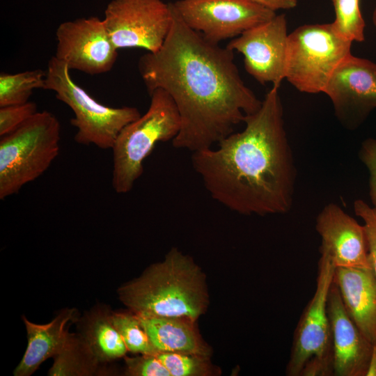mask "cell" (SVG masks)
<instances>
[{"mask_svg": "<svg viewBox=\"0 0 376 376\" xmlns=\"http://www.w3.org/2000/svg\"><path fill=\"white\" fill-rule=\"evenodd\" d=\"M320 251L336 267L372 268L365 229L334 203L324 206L316 219Z\"/></svg>", "mask_w": 376, "mask_h": 376, "instance_id": "14", "label": "cell"}, {"mask_svg": "<svg viewBox=\"0 0 376 376\" xmlns=\"http://www.w3.org/2000/svg\"><path fill=\"white\" fill-rule=\"evenodd\" d=\"M111 318L128 351L146 355H155L157 353L137 315L134 313L111 312Z\"/></svg>", "mask_w": 376, "mask_h": 376, "instance_id": "23", "label": "cell"}, {"mask_svg": "<svg viewBox=\"0 0 376 376\" xmlns=\"http://www.w3.org/2000/svg\"><path fill=\"white\" fill-rule=\"evenodd\" d=\"M288 34L283 14L233 38L227 47L244 56L246 71L262 84L279 87L285 78Z\"/></svg>", "mask_w": 376, "mask_h": 376, "instance_id": "13", "label": "cell"}, {"mask_svg": "<svg viewBox=\"0 0 376 376\" xmlns=\"http://www.w3.org/2000/svg\"><path fill=\"white\" fill-rule=\"evenodd\" d=\"M36 112L37 104L30 101L24 104L0 107V136L17 130Z\"/></svg>", "mask_w": 376, "mask_h": 376, "instance_id": "25", "label": "cell"}, {"mask_svg": "<svg viewBox=\"0 0 376 376\" xmlns=\"http://www.w3.org/2000/svg\"><path fill=\"white\" fill-rule=\"evenodd\" d=\"M103 20L116 49L141 48L155 52L171 27V4L162 0H112Z\"/></svg>", "mask_w": 376, "mask_h": 376, "instance_id": "9", "label": "cell"}, {"mask_svg": "<svg viewBox=\"0 0 376 376\" xmlns=\"http://www.w3.org/2000/svg\"><path fill=\"white\" fill-rule=\"evenodd\" d=\"M333 281L350 318L370 342L376 343V276L373 269L336 267Z\"/></svg>", "mask_w": 376, "mask_h": 376, "instance_id": "16", "label": "cell"}, {"mask_svg": "<svg viewBox=\"0 0 376 376\" xmlns=\"http://www.w3.org/2000/svg\"><path fill=\"white\" fill-rule=\"evenodd\" d=\"M137 316L157 352H178L202 356H206L208 353L194 329L195 321L182 318Z\"/></svg>", "mask_w": 376, "mask_h": 376, "instance_id": "18", "label": "cell"}, {"mask_svg": "<svg viewBox=\"0 0 376 376\" xmlns=\"http://www.w3.org/2000/svg\"><path fill=\"white\" fill-rule=\"evenodd\" d=\"M359 157L369 171V195L376 207V139L369 138L362 143Z\"/></svg>", "mask_w": 376, "mask_h": 376, "instance_id": "28", "label": "cell"}, {"mask_svg": "<svg viewBox=\"0 0 376 376\" xmlns=\"http://www.w3.org/2000/svg\"><path fill=\"white\" fill-rule=\"evenodd\" d=\"M126 375L132 376H171L169 372L155 355L125 358Z\"/></svg>", "mask_w": 376, "mask_h": 376, "instance_id": "27", "label": "cell"}, {"mask_svg": "<svg viewBox=\"0 0 376 376\" xmlns=\"http://www.w3.org/2000/svg\"><path fill=\"white\" fill-rule=\"evenodd\" d=\"M155 356L171 376H203L210 373L205 356L178 352H157Z\"/></svg>", "mask_w": 376, "mask_h": 376, "instance_id": "24", "label": "cell"}, {"mask_svg": "<svg viewBox=\"0 0 376 376\" xmlns=\"http://www.w3.org/2000/svg\"><path fill=\"white\" fill-rule=\"evenodd\" d=\"M61 124L54 114L38 111L0 139V199L17 194L42 175L59 154Z\"/></svg>", "mask_w": 376, "mask_h": 376, "instance_id": "5", "label": "cell"}, {"mask_svg": "<svg viewBox=\"0 0 376 376\" xmlns=\"http://www.w3.org/2000/svg\"><path fill=\"white\" fill-rule=\"evenodd\" d=\"M274 11L295 8L297 0H247Z\"/></svg>", "mask_w": 376, "mask_h": 376, "instance_id": "29", "label": "cell"}, {"mask_svg": "<svg viewBox=\"0 0 376 376\" xmlns=\"http://www.w3.org/2000/svg\"><path fill=\"white\" fill-rule=\"evenodd\" d=\"M75 314V308L64 309L50 322L45 324H35L24 317L28 345L13 375L30 376L45 360L58 354L70 336L69 323L74 321Z\"/></svg>", "mask_w": 376, "mask_h": 376, "instance_id": "17", "label": "cell"}, {"mask_svg": "<svg viewBox=\"0 0 376 376\" xmlns=\"http://www.w3.org/2000/svg\"><path fill=\"white\" fill-rule=\"evenodd\" d=\"M149 95L147 111L120 131L111 148V185L117 194L130 192L143 174V162L156 144L172 141L180 130V116L171 95L162 88Z\"/></svg>", "mask_w": 376, "mask_h": 376, "instance_id": "4", "label": "cell"}, {"mask_svg": "<svg viewBox=\"0 0 376 376\" xmlns=\"http://www.w3.org/2000/svg\"><path fill=\"white\" fill-rule=\"evenodd\" d=\"M323 93L342 125L357 128L376 108V63L351 54L334 71Z\"/></svg>", "mask_w": 376, "mask_h": 376, "instance_id": "12", "label": "cell"}, {"mask_svg": "<svg viewBox=\"0 0 376 376\" xmlns=\"http://www.w3.org/2000/svg\"><path fill=\"white\" fill-rule=\"evenodd\" d=\"M54 55L69 69L95 75L113 67L118 49L113 44L104 20L97 17L63 22L56 31Z\"/></svg>", "mask_w": 376, "mask_h": 376, "instance_id": "11", "label": "cell"}, {"mask_svg": "<svg viewBox=\"0 0 376 376\" xmlns=\"http://www.w3.org/2000/svg\"><path fill=\"white\" fill-rule=\"evenodd\" d=\"M118 292L120 300L136 315L195 321L207 305L202 274L176 249Z\"/></svg>", "mask_w": 376, "mask_h": 376, "instance_id": "3", "label": "cell"}, {"mask_svg": "<svg viewBox=\"0 0 376 376\" xmlns=\"http://www.w3.org/2000/svg\"><path fill=\"white\" fill-rule=\"evenodd\" d=\"M327 313L332 334L333 375L366 376L373 343L347 313L334 281L328 295Z\"/></svg>", "mask_w": 376, "mask_h": 376, "instance_id": "15", "label": "cell"}, {"mask_svg": "<svg viewBox=\"0 0 376 376\" xmlns=\"http://www.w3.org/2000/svg\"><path fill=\"white\" fill-rule=\"evenodd\" d=\"M171 4L166 40L159 50L141 56L138 69L148 93L164 89L178 109L181 127L173 146L193 152L234 132L262 101L242 79L234 51L191 29Z\"/></svg>", "mask_w": 376, "mask_h": 376, "instance_id": "1", "label": "cell"}, {"mask_svg": "<svg viewBox=\"0 0 376 376\" xmlns=\"http://www.w3.org/2000/svg\"><path fill=\"white\" fill-rule=\"evenodd\" d=\"M46 71L41 69L0 75V107L24 104L33 90L44 89Z\"/></svg>", "mask_w": 376, "mask_h": 376, "instance_id": "21", "label": "cell"}, {"mask_svg": "<svg viewBox=\"0 0 376 376\" xmlns=\"http://www.w3.org/2000/svg\"><path fill=\"white\" fill-rule=\"evenodd\" d=\"M111 314L107 308L97 307L88 312L80 322L79 334L100 363L123 357L128 351Z\"/></svg>", "mask_w": 376, "mask_h": 376, "instance_id": "19", "label": "cell"}, {"mask_svg": "<svg viewBox=\"0 0 376 376\" xmlns=\"http://www.w3.org/2000/svg\"><path fill=\"white\" fill-rule=\"evenodd\" d=\"M372 21L374 24V26L376 29V6L373 10V15H372Z\"/></svg>", "mask_w": 376, "mask_h": 376, "instance_id": "31", "label": "cell"}, {"mask_svg": "<svg viewBox=\"0 0 376 376\" xmlns=\"http://www.w3.org/2000/svg\"><path fill=\"white\" fill-rule=\"evenodd\" d=\"M70 70L53 56L47 64L44 89L54 91L56 99L73 111L70 123L77 129L74 139L77 143L111 149L120 131L140 117L139 109L100 103L73 81Z\"/></svg>", "mask_w": 376, "mask_h": 376, "instance_id": "6", "label": "cell"}, {"mask_svg": "<svg viewBox=\"0 0 376 376\" xmlns=\"http://www.w3.org/2000/svg\"><path fill=\"white\" fill-rule=\"evenodd\" d=\"M366 376H376V343L373 344V350Z\"/></svg>", "mask_w": 376, "mask_h": 376, "instance_id": "30", "label": "cell"}, {"mask_svg": "<svg viewBox=\"0 0 376 376\" xmlns=\"http://www.w3.org/2000/svg\"><path fill=\"white\" fill-rule=\"evenodd\" d=\"M50 376H88L97 373L99 364L81 336L70 334L62 350L54 357Z\"/></svg>", "mask_w": 376, "mask_h": 376, "instance_id": "20", "label": "cell"}, {"mask_svg": "<svg viewBox=\"0 0 376 376\" xmlns=\"http://www.w3.org/2000/svg\"><path fill=\"white\" fill-rule=\"evenodd\" d=\"M279 88L272 86L242 131L191 157L211 197L242 214H283L292 205L296 170Z\"/></svg>", "mask_w": 376, "mask_h": 376, "instance_id": "2", "label": "cell"}, {"mask_svg": "<svg viewBox=\"0 0 376 376\" xmlns=\"http://www.w3.org/2000/svg\"><path fill=\"white\" fill-rule=\"evenodd\" d=\"M352 43L331 23L297 27L288 34L285 79L300 92L323 93L334 71L352 54Z\"/></svg>", "mask_w": 376, "mask_h": 376, "instance_id": "8", "label": "cell"}, {"mask_svg": "<svg viewBox=\"0 0 376 376\" xmlns=\"http://www.w3.org/2000/svg\"><path fill=\"white\" fill-rule=\"evenodd\" d=\"M172 3L189 27L215 43L235 38L276 15L247 0H178Z\"/></svg>", "mask_w": 376, "mask_h": 376, "instance_id": "10", "label": "cell"}, {"mask_svg": "<svg viewBox=\"0 0 376 376\" xmlns=\"http://www.w3.org/2000/svg\"><path fill=\"white\" fill-rule=\"evenodd\" d=\"M354 210L356 215L363 221L368 258L376 276V207L368 205L362 200H357L354 203Z\"/></svg>", "mask_w": 376, "mask_h": 376, "instance_id": "26", "label": "cell"}, {"mask_svg": "<svg viewBox=\"0 0 376 376\" xmlns=\"http://www.w3.org/2000/svg\"><path fill=\"white\" fill-rule=\"evenodd\" d=\"M334 271L331 261L321 256L315 292L294 332L285 370L288 376L333 375V343L327 299Z\"/></svg>", "mask_w": 376, "mask_h": 376, "instance_id": "7", "label": "cell"}, {"mask_svg": "<svg viewBox=\"0 0 376 376\" xmlns=\"http://www.w3.org/2000/svg\"><path fill=\"white\" fill-rule=\"evenodd\" d=\"M335 20L331 23L334 31L342 38L351 42L365 40V22L359 0H332Z\"/></svg>", "mask_w": 376, "mask_h": 376, "instance_id": "22", "label": "cell"}]
</instances>
